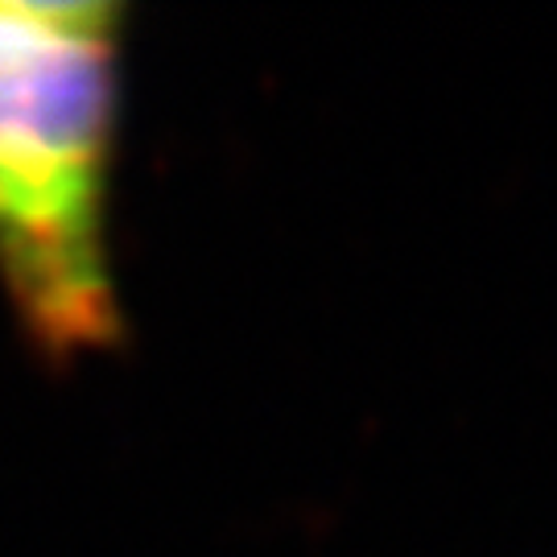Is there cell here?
Here are the masks:
<instances>
[{
	"instance_id": "cell-1",
	"label": "cell",
	"mask_w": 557,
	"mask_h": 557,
	"mask_svg": "<svg viewBox=\"0 0 557 557\" xmlns=\"http://www.w3.org/2000/svg\"><path fill=\"white\" fill-rule=\"evenodd\" d=\"M116 4H0V294L46 363L124 335L112 264Z\"/></svg>"
}]
</instances>
